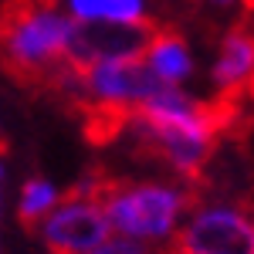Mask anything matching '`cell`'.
Listing matches in <instances>:
<instances>
[{
    "instance_id": "obj_6",
    "label": "cell",
    "mask_w": 254,
    "mask_h": 254,
    "mask_svg": "<svg viewBox=\"0 0 254 254\" xmlns=\"http://www.w3.org/2000/svg\"><path fill=\"white\" fill-rule=\"evenodd\" d=\"M166 88V81L146 61H98L81 68V92L85 98L105 102H142Z\"/></svg>"
},
{
    "instance_id": "obj_9",
    "label": "cell",
    "mask_w": 254,
    "mask_h": 254,
    "mask_svg": "<svg viewBox=\"0 0 254 254\" xmlns=\"http://www.w3.org/2000/svg\"><path fill=\"white\" fill-rule=\"evenodd\" d=\"M55 203H58V190L44 180V176H31L27 183H24V193H20V227L27 231V234H34L38 231V224H44V217L55 210Z\"/></svg>"
},
{
    "instance_id": "obj_7",
    "label": "cell",
    "mask_w": 254,
    "mask_h": 254,
    "mask_svg": "<svg viewBox=\"0 0 254 254\" xmlns=\"http://www.w3.org/2000/svg\"><path fill=\"white\" fill-rule=\"evenodd\" d=\"M251 17L234 20L220 41V58L214 64V85L220 95L251 98Z\"/></svg>"
},
{
    "instance_id": "obj_1",
    "label": "cell",
    "mask_w": 254,
    "mask_h": 254,
    "mask_svg": "<svg viewBox=\"0 0 254 254\" xmlns=\"http://www.w3.org/2000/svg\"><path fill=\"white\" fill-rule=\"evenodd\" d=\"M68 24L58 0H0V75L64 112L85 98L81 68L64 58Z\"/></svg>"
},
{
    "instance_id": "obj_11",
    "label": "cell",
    "mask_w": 254,
    "mask_h": 254,
    "mask_svg": "<svg viewBox=\"0 0 254 254\" xmlns=\"http://www.w3.org/2000/svg\"><path fill=\"white\" fill-rule=\"evenodd\" d=\"M88 254H149V248L142 241H136V237L119 234V237H105L95 251H88Z\"/></svg>"
},
{
    "instance_id": "obj_8",
    "label": "cell",
    "mask_w": 254,
    "mask_h": 254,
    "mask_svg": "<svg viewBox=\"0 0 254 254\" xmlns=\"http://www.w3.org/2000/svg\"><path fill=\"white\" fill-rule=\"evenodd\" d=\"M146 58H149V68L166 85H180V81L190 78V71H193L190 48H187V41H183V34L176 27H159V34L153 38Z\"/></svg>"
},
{
    "instance_id": "obj_10",
    "label": "cell",
    "mask_w": 254,
    "mask_h": 254,
    "mask_svg": "<svg viewBox=\"0 0 254 254\" xmlns=\"http://www.w3.org/2000/svg\"><path fill=\"white\" fill-rule=\"evenodd\" d=\"M75 20H139L142 0H68Z\"/></svg>"
},
{
    "instance_id": "obj_5",
    "label": "cell",
    "mask_w": 254,
    "mask_h": 254,
    "mask_svg": "<svg viewBox=\"0 0 254 254\" xmlns=\"http://www.w3.org/2000/svg\"><path fill=\"white\" fill-rule=\"evenodd\" d=\"M109 234L112 224L95 203H55L44 217V244L51 254H88Z\"/></svg>"
},
{
    "instance_id": "obj_4",
    "label": "cell",
    "mask_w": 254,
    "mask_h": 254,
    "mask_svg": "<svg viewBox=\"0 0 254 254\" xmlns=\"http://www.w3.org/2000/svg\"><path fill=\"white\" fill-rule=\"evenodd\" d=\"M170 244L183 254H251L254 234L248 203L196 214V220L176 231Z\"/></svg>"
},
{
    "instance_id": "obj_14",
    "label": "cell",
    "mask_w": 254,
    "mask_h": 254,
    "mask_svg": "<svg viewBox=\"0 0 254 254\" xmlns=\"http://www.w3.org/2000/svg\"><path fill=\"white\" fill-rule=\"evenodd\" d=\"M217 3H231V0H217Z\"/></svg>"
},
{
    "instance_id": "obj_13",
    "label": "cell",
    "mask_w": 254,
    "mask_h": 254,
    "mask_svg": "<svg viewBox=\"0 0 254 254\" xmlns=\"http://www.w3.org/2000/svg\"><path fill=\"white\" fill-rule=\"evenodd\" d=\"M0 183H3V163H0Z\"/></svg>"
},
{
    "instance_id": "obj_12",
    "label": "cell",
    "mask_w": 254,
    "mask_h": 254,
    "mask_svg": "<svg viewBox=\"0 0 254 254\" xmlns=\"http://www.w3.org/2000/svg\"><path fill=\"white\" fill-rule=\"evenodd\" d=\"M156 254H183V251H176L173 244H170V248H163V251H156Z\"/></svg>"
},
{
    "instance_id": "obj_3",
    "label": "cell",
    "mask_w": 254,
    "mask_h": 254,
    "mask_svg": "<svg viewBox=\"0 0 254 254\" xmlns=\"http://www.w3.org/2000/svg\"><path fill=\"white\" fill-rule=\"evenodd\" d=\"M159 20H75L68 24L64 58L75 68H88L98 61H146V51L159 34Z\"/></svg>"
},
{
    "instance_id": "obj_2",
    "label": "cell",
    "mask_w": 254,
    "mask_h": 254,
    "mask_svg": "<svg viewBox=\"0 0 254 254\" xmlns=\"http://www.w3.org/2000/svg\"><path fill=\"white\" fill-rule=\"evenodd\" d=\"M207 193L196 187H166V183H136L105 170L95 190V207L109 217V224L126 237H166L176 231L183 214H196Z\"/></svg>"
}]
</instances>
